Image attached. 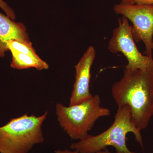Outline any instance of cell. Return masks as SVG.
Instances as JSON below:
<instances>
[{
	"label": "cell",
	"mask_w": 153,
	"mask_h": 153,
	"mask_svg": "<svg viewBox=\"0 0 153 153\" xmlns=\"http://www.w3.org/2000/svg\"><path fill=\"white\" fill-rule=\"evenodd\" d=\"M111 94L118 107L127 105L131 120L141 131L153 117V71L125 68L123 77L114 83Z\"/></svg>",
	"instance_id": "cell-1"
},
{
	"label": "cell",
	"mask_w": 153,
	"mask_h": 153,
	"mask_svg": "<svg viewBox=\"0 0 153 153\" xmlns=\"http://www.w3.org/2000/svg\"><path fill=\"white\" fill-rule=\"evenodd\" d=\"M141 131L132 121L129 107L123 105L118 107L114 121L109 128L96 135H88L82 139L71 143L70 148L79 153H96L111 146L115 149L116 153H135L128 148L127 135L133 134L136 141L143 149Z\"/></svg>",
	"instance_id": "cell-2"
},
{
	"label": "cell",
	"mask_w": 153,
	"mask_h": 153,
	"mask_svg": "<svg viewBox=\"0 0 153 153\" xmlns=\"http://www.w3.org/2000/svg\"><path fill=\"white\" fill-rule=\"evenodd\" d=\"M48 114H26L0 127V153H28L34 146L43 143L42 126Z\"/></svg>",
	"instance_id": "cell-3"
},
{
	"label": "cell",
	"mask_w": 153,
	"mask_h": 153,
	"mask_svg": "<svg viewBox=\"0 0 153 153\" xmlns=\"http://www.w3.org/2000/svg\"><path fill=\"white\" fill-rule=\"evenodd\" d=\"M98 95L79 104L65 106L58 103L55 106L59 125L70 139L79 140L85 137L99 119L111 114L109 108L101 106Z\"/></svg>",
	"instance_id": "cell-4"
},
{
	"label": "cell",
	"mask_w": 153,
	"mask_h": 153,
	"mask_svg": "<svg viewBox=\"0 0 153 153\" xmlns=\"http://www.w3.org/2000/svg\"><path fill=\"white\" fill-rule=\"evenodd\" d=\"M108 50L113 54L122 53L128 63L126 69L153 71V57L143 55L139 50L131 33V26L127 18L118 20V26L113 31L108 44Z\"/></svg>",
	"instance_id": "cell-5"
},
{
	"label": "cell",
	"mask_w": 153,
	"mask_h": 153,
	"mask_svg": "<svg viewBox=\"0 0 153 153\" xmlns=\"http://www.w3.org/2000/svg\"><path fill=\"white\" fill-rule=\"evenodd\" d=\"M114 13L131 22V33L135 42H143L145 55L152 57L153 5L127 4L121 2L113 7Z\"/></svg>",
	"instance_id": "cell-6"
},
{
	"label": "cell",
	"mask_w": 153,
	"mask_h": 153,
	"mask_svg": "<svg viewBox=\"0 0 153 153\" xmlns=\"http://www.w3.org/2000/svg\"><path fill=\"white\" fill-rule=\"evenodd\" d=\"M96 57L95 48L88 47L86 52L74 66L75 79L69 101V105L79 104L92 96L90 91L91 66Z\"/></svg>",
	"instance_id": "cell-7"
},
{
	"label": "cell",
	"mask_w": 153,
	"mask_h": 153,
	"mask_svg": "<svg viewBox=\"0 0 153 153\" xmlns=\"http://www.w3.org/2000/svg\"><path fill=\"white\" fill-rule=\"evenodd\" d=\"M11 40L30 41L25 25L14 22L8 16L0 13V57L4 56L8 51L7 43Z\"/></svg>",
	"instance_id": "cell-8"
},
{
	"label": "cell",
	"mask_w": 153,
	"mask_h": 153,
	"mask_svg": "<svg viewBox=\"0 0 153 153\" xmlns=\"http://www.w3.org/2000/svg\"><path fill=\"white\" fill-rule=\"evenodd\" d=\"M11 53L12 60L11 66L13 68L21 70L34 68L41 71L49 68L48 63L39 56L36 57L17 52H11Z\"/></svg>",
	"instance_id": "cell-9"
},
{
	"label": "cell",
	"mask_w": 153,
	"mask_h": 153,
	"mask_svg": "<svg viewBox=\"0 0 153 153\" xmlns=\"http://www.w3.org/2000/svg\"><path fill=\"white\" fill-rule=\"evenodd\" d=\"M7 49L11 52H19L36 57L38 56L30 41L22 42L17 40H11L7 43Z\"/></svg>",
	"instance_id": "cell-10"
},
{
	"label": "cell",
	"mask_w": 153,
	"mask_h": 153,
	"mask_svg": "<svg viewBox=\"0 0 153 153\" xmlns=\"http://www.w3.org/2000/svg\"><path fill=\"white\" fill-rule=\"evenodd\" d=\"M0 8L7 14V16L14 21L16 19V16L13 10L3 0H0Z\"/></svg>",
	"instance_id": "cell-11"
},
{
	"label": "cell",
	"mask_w": 153,
	"mask_h": 153,
	"mask_svg": "<svg viewBox=\"0 0 153 153\" xmlns=\"http://www.w3.org/2000/svg\"><path fill=\"white\" fill-rule=\"evenodd\" d=\"M55 153H79L76 151L74 150H70L66 149L64 150H57L55 151ZM96 153H113L111 152L108 150V148H106L103 150L99 151Z\"/></svg>",
	"instance_id": "cell-12"
},
{
	"label": "cell",
	"mask_w": 153,
	"mask_h": 153,
	"mask_svg": "<svg viewBox=\"0 0 153 153\" xmlns=\"http://www.w3.org/2000/svg\"><path fill=\"white\" fill-rule=\"evenodd\" d=\"M134 1L138 4L153 5V0H134Z\"/></svg>",
	"instance_id": "cell-13"
},
{
	"label": "cell",
	"mask_w": 153,
	"mask_h": 153,
	"mask_svg": "<svg viewBox=\"0 0 153 153\" xmlns=\"http://www.w3.org/2000/svg\"><path fill=\"white\" fill-rule=\"evenodd\" d=\"M121 2L124 4H135L134 0H121Z\"/></svg>",
	"instance_id": "cell-14"
},
{
	"label": "cell",
	"mask_w": 153,
	"mask_h": 153,
	"mask_svg": "<svg viewBox=\"0 0 153 153\" xmlns=\"http://www.w3.org/2000/svg\"><path fill=\"white\" fill-rule=\"evenodd\" d=\"M152 44H153V39H152Z\"/></svg>",
	"instance_id": "cell-15"
}]
</instances>
